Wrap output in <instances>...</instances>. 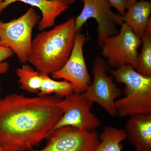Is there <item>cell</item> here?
Listing matches in <instances>:
<instances>
[{"instance_id": "cell-1", "label": "cell", "mask_w": 151, "mask_h": 151, "mask_svg": "<svg viewBox=\"0 0 151 151\" xmlns=\"http://www.w3.org/2000/svg\"><path fill=\"white\" fill-rule=\"evenodd\" d=\"M61 97L9 94L0 98V147L4 151H27L50 136L62 117Z\"/></svg>"}, {"instance_id": "cell-3", "label": "cell", "mask_w": 151, "mask_h": 151, "mask_svg": "<svg viewBox=\"0 0 151 151\" xmlns=\"http://www.w3.org/2000/svg\"><path fill=\"white\" fill-rule=\"evenodd\" d=\"M108 72L118 83L125 85L122 91L124 97L115 102L117 116L151 114V77L140 74L129 65L116 70L108 68Z\"/></svg>"}, {"instance_id": "cell-19", "label": "cell", "mask_w": 151, "mask_h": 151, "mask_svg": "<svg viewBox=\"0 0 151 151\" xmlns=\"http://www.w3.org/2000/svg\"><path fill=\"white\" fill-rule=\"evenodd\" d=\"M111 6L114 7L120 13V14L124 17L126 14L125 4L126 0H107Z\"/></svg>"}, {"instance_id": "cell-14", "label": "cell", "mask_w": 151, "mask_h": 151, "mask_svg": "<svg viewBox=\"0 0 151 151\" xmlns=\"http://www.w3.org/2000/svg\"><path fill=\"white\" fill-rule=\"evenodd\" d=\"M127 139L124 130L112 126L105 127L99 135L100 143L94 151H122V142Z\"/></svg>"}, {"instance_id": "cell-23", "label": "cell", "mask_w": 151, "mask_h": 151, "mask_svg": "<svg viewBox=\"0 0 151 151\" xmlns=\"http://www.w3.org/2000/svg\"><path fill=\"white\" fill-rule=\"evenodd\" d=\"M72 1H76V0H72ZM78 1H83V0H78Z\"/></svg>"}, {"instance_id": "cell-7", "label": "cell", "mask_w": 151, "mask_h": 151, "mask_svg": "<svg viewBox=\"0 0 151 151\" xmlns=\"http://www.w3.org/2000/svg\"><path fill=\"white\" fill-rule=\"evenodd\" d=\"M93 104L84 97L83 93L73 92L64 97L58 104L63 111V115L53 131L67 127L86 132L95 131L101 126V122L91 112Z\"/></svg>"}, {"instance_id": "cell-6", "label": "cell", "mask_w": 151, "mask_h": 151, "mask_svg": "<svg viewBox=\"0 0 151 151\" xmlns=\"http://www.w3.org/2000/svg\"><path fill=\"white\" fill-rule=\"evenodd\" d=\"M107 62L100 57L95 58L92 73L93 81L83 95L92 103L101 106L112 117L117 116L115 102L123 94L122 89L113 81V76L108 75Z\"/></svg>"}, {"instance_id": "cell-10", "label": "cell", "mask_w": 151, "mask_h": 151, "mask_svg": "<svg viewBox=\"0 0 151 151\" xmlns=\"http://www.w3.org/2000/svg\"><path fill=\"white\" fill-rule=\"evenodd\" d=\"M86 36L76 33L73 49L69 58L59 70L51 73L54 79H63L73 86L74 92L83 93L92 83L83 52Z\"/></svg>"}, {"instance_id": "cell-2", "label": "cell", "mask_w": 151, "mask_h": 151, "mask_svg": "<svg viewBox=\"0 0 151 151\" xmlns=\"http://www.w3.org/2000/svg\"><path fill=\"white\" fill-rule=\"evenodd\" d=\"M75 18L49 30L42 31L32 40L29 62L40 73L49 75L59 70L69 58L76 32Z\"/></svg>"}, {"instance_id": "cell-18", "label": "cell", "mask_w": 151, "mask_h": 151, "mask_svg": "<svg viewBox=\"0 0 151 151\" xmlns=\"http://www.w3.org/2000/svg\"><path fill=\"white\" fill-rule=\"evenodd\" d=\"M14 54L11 49L0 46V75L5 74L9 70V64L4 61L12 57Z\"/></svg>"}, {"instance_id": "cell-15", "label": "cell", "mask_w": 151, "mask_h": 151, "mask_svg": "<svg viewBox=\"0 0 151 151\" xmlns=\"http://www.w3.org/2000/svg\"><path fill=\"white\" fill-rule=\"evenodd\" d=\"M17 75L21 89L30 93H38L42 84V73L25 63L17 69Z\"/></svg>"}, {"instance_id": "cell-4", "label": "cell", "mask_w": 151, "mask_h": 151, "mask_svg": "<svg viewBox=\"0 0 151 151\" xmlns=\"http://www.w3.org/2000/svg\"><path fill=\"white\" fill-rule=\"evenodd\" d=\"M40 19L36 11L31 7L18 18L7 22L0 20V46L11 49L22 64L28 62L33 30Z\"/></svg>"}, {"instance_id": "cell-17", "label": "cell", "mask_w": 151, "mask_h": 151, "mask_svg": "<svg viewBox=\"0 0 151 151\" xmlns=\"http://www.w3.org/2000/svg\"><path fill=\"white\" fill-rule=\"evenodd\" d=\"M42 82L37 95L47 96L55 94L60 97H65L74 92L73 86L68 81H58L50 78L49 75L42 73Z\"/></svg>"}, {"instance_id": "cell-9", "label": "cell", "mask_w": 151, "mask_h": 151, "mask_svg": "<svg viewBox=\"0 0 151 151\" xmlns=\"http://www.w3.org/2000/svg\"><path fill=\"white\" fill-rule=\"evenodd\" d=\"M41 150L27 151H94L100 143L97 132H86L72 127L55 130Z\"/></svg>"}, {"instance_id": "cell-20", "label": "cell", "mask_w": 151, "mask_h": 151, "mask_svg": "<svg viewBox=\"0 0 151 151\" xmlns=\"http://www.w3.org/2000/svg\"><path fill=\"white\" fill-rule=\"evenodd\" d=\"M137 1V0H126V4H125V9H127L130 6L134 4Z\"/></svg>"}, {"instance_id": "cell-5", "label": "cell", "mask_w": 151, "mask_h": 151, "mask_svg": "<svg viewBox=\"0 0 151 151\" xmlns=\"http://www.w3.org/2000/svg\"><path fill=\"white\" fill-rule=\"evenodd\" d=\"M141 45L142 39L124 23L118 34L104 40L101 47V53L107 59V64L111 69L129 65L136 69Z\"/></svg>"}, {"instance_id": "cell-11", "label": "cell", "mask_w": 151, "mask_h": 151, "mask_svg": "<svg viewBox=\"0 0 151 151\" xmlns=\"http://www.w3.org/2000/svg\"><path fill=\"white\" fill-rule=\"evenodd\" d=\"M21 2L38 8L42 13L38 23V29L43 31L52 27L60 15L69 8L74 3L72 0H2L0 4V13L11 4Z\"/></svg>"}, {"instance_id": "cell-24", "label": "cell", "mask_w": 151, "mask_h": 151, "mask_svg": "<svg viewBox=\"0 0 151 151\" xmlns=\"http://www.w3.org/2000/svg\"><path fill=\"white\" fill-rule=\"evenodd\" d=\"M2 0H0V4H1V2Z\"/></svg>"}, {"instance_id": "cell-13", "label": "cell", "mask_w": 151, "mask_h": 151, "mask_svg": "<svg viewBox=\"0 0 151 151\" xmlns=\"http://www.w3.org/2000/svg\"><path fill=\"white\" fill-rule=\"evenodd\" d=\"M127 10V12L123 17L124 23L129 26L138 37L142 39L151 21L150 2L141 0Z\"/></svg>"}, {"instance_id": "cell-16", "label": "cell", "mask_w": 151, "mask_h": 151, "mask_svg": "<svg viewBox=\"0 0 151 151\" xmlns=\"http://www.w3.org/2000/svg\"><path fill=\"white\" fill-rule=\"evenodd\" d=\"M141 39L142 46L136 70L142 75L151 77V21Z\"/></svg>"}, {"instance_id": "cell-21", "label": "cell", "mask_w": 151, "mask_h": 151, "mask_svg": "<svg viewBox=\"0 0 151 151\" xmlns=\"http://www.w3.org/2000/svg\"><path fill=\"white\" fill-rule=\"evenodd\" d=\"M1 81H0V93L1 92Z\"/></svg>"}, {"instance_id": "cell-22", "label": "cell", "mask_w": 151, "mask_h": 151, "mask_svg": "<svg viewBox=\"0 0 151 151\" xmlns=\"http://www.w3.org/2000/svg\"><path fill=\"white\" fill-rule=\"evenodd\" d=\"M0 151H4V150H3V149L1 147H0Z\"/></svg>"}, {"instance_id": "cell-12", "label": "cell", "mask_w": 151, "mask_h": 151, "mask_svg": "<svg viewBox=\"0 0 151 151\" xmlns=\"http://www.w3.org/2000/svg\"><path fill=\"white\" fill-rule=\"evenodd\" d=\"M124 130L135 151H151V114L130 116Z\"/></svg>"}, {"instance_id": "cell-8", "label": "cell", "mask_w": 151, "mask_h": 151, "mask_svg": "<svg viewBox=\"0 0 151 151\" xmlns=\"http://www.w3.org/2000/svg\"><path fill=\"white\" fill-rule=\"evenodd\" d=\"M84 7L75 18L76 33L80 32L83 25L89 19L96 20L98 24V44L101 47L106 38L119 32L118 27L124 23L123 17L113 13L107 0H83Z\"/></svg>"}]
</instances>
